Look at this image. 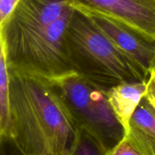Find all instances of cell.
Here are the masks:
<instances>
[{
  "instance_id": "obj_7",
  "label": "cell",
  "mask_w": 155,
  "mask_h": 155,
  "mask_svg": "<svg viewBox=\"0 0 155 155\" xmlns=\"http://www.w3.org/2000/svg\"><path fill=\"white\" fill-rule=\"evenodd\" d=\"M126 136L140 155H155V108L145 95L130 119Z\"/></svg>"
},
{
  "instance_id": "obj_6",
  "label": "cell",
  "mask_w": 155,
  "mask_h": 155,
  "mask_svg": "<svg viewBox=\"0 0 155 155\" xmlns=\"http://www.w3.org/2000/svg\"><path fill=\"white\" fill-rule=\"evenodd\" d=\"M73 5L110 15L155 39V0H73Z\"/></svg>"
},
{
  "instance_id": "obj_1",
  "label": "cell",
  "mask_w": 155,
  "mask_h": 155,
  "mask_svg": "<svg viewBox=\"0 0 155 155\" xmlns=\"http://www.w3.org/2000/svg\"><path fill=\"white\" fill-rule=\"evenodd\" d=\"M73 0H20L0 24V45L8 69L53 80L74 72L66 34Z\"/></svg>"
},
{
  "instance_id": "obj_3",
  "label": "cell",
  "mask_w": 155,
  "mask_h": 155,
  "mask_svg": "<svg viewBox=\"0 0 155 155\" xmlns=\"http://www.w3.org/2000/svg\"><path fill=\"white\" fill-rule=\"evenodd\" d=\"M66 48L73 71L106 92L122 83L149 79L133 59L76 8L67 31Z\"/></svg>"
},
{
  "instance_id": "obj_10",
  "label": "cell",
  "mask_w": 155,
  "mask_h": 155,
  "mask_svg": "<svg viewBox=\"0 0 155 155\" xmlns=\"http://www.w3.org/2000/svg\"><path fill=\"white\" fill-rule=\"evenodd\" d=\"M74 154H105L98 141L86 130L80 129Z\"/></svg>"
},
{
  "instance_id": "obj_2",
  "label": "cell",
  "mask_w": 155,
  "mask_h": 155,
  "mask_svg": "<svg viewBox=\"0 0 155 155\" xmlns=\"http://www.w3.org/2000/svg\"><path fill=\"white\" fill-rule=\"evenodd\" d=\"M8 74L10 142L24 155L74 154L80 129L53 82L12 69Z\"/></svg>"
},
{
  "instance_id": "obj_12",
  "label": "cell",
  "mask_w": 155,
  "mask_h": 155,
  "mask_svg": "<svg viewBox=\"0 0 155 155\" xmlns=\"http://www.w3.org/2000/svg\"><path fill=\"white\" fill-rule=\"evenodd\" d=\"M20 0H0V24L7 19Z\"/></svg>"
},
{
  "instance_id": "obj_5",
  "label": "cell",
  "mask_w": 155,
  "mask_h": 155,
  "mask_svg": "<svg viewBox=\"0 0 155 155\" xmlns=\"http://www.w3.org/2000/svg\"><path fill=\"white\" fill-rule=\"evenodd\" d=\"M86 15L116 46L149 76L155 71V39L116 18L94 9L74 6Z\"/></svg>"
},
{
  "instance_id": "obj_13",
  "label": "cell",
  "mask_w": 155,
  "mask_h": 155,
  "mask_svg": "<svg viewBox=\"0 0 155 155\" xmlns=\"http://www.w3.org/2000/svg\"><path fill=\"white\" fill-rule=\"evenodd\" d=\"M145 96L155 108V71L150 75L148 80V88Z\"/></svg>"
},
{
  "instance_id": "obj_8",
  "label": "cell",
  "mask_w": 155,
  "mask_h": 155,
  "mask_svg": "<svg viewBox=\"0 0 155 155\" xmlns=\"http://www.w3.org/2000/svg\"><path fill=\"white\" fill-rule=\"evenodd\" d=\"M148 81L125 83L117 85L107 91V96L111 107L125 130H129L132 116L141 100L146 95Z\"/></svg>"
},
{
  "instance_id": "obj_4",
  "label": "cell",
  "mask_w": 155,
  "mask_h": 155,
  "mask_svg": "<svg viewBox=\"0 0 155 155\" xmlns=\"http://www.w3.org/2000/svg\"><path fill=\"white\" fill-rule=\"evenodd\" d=\"M79 129L86 130L110 155L125 137L124 127L109 101L107 92L96 87L76 72L51 80Z\"/></svg>"
},
{
  "instance_id": "obj_11",
  "label": "cell",
  "mask_w": 155,
  "mask_h": 155,
  "mask_svg": "<svg viewBox=\"0 0 155 155\" xmlns=\"http://www.w3.org/2000/svg\"><path fill=\"white\" fill-rule=\"evenodd\" d=\"M124 154H133L140 155L138 150L135 148L132 142L129 140L128 138L125 137L120 141L119 144L114 148L110 152V155H124Z\"/></svg>"
},
{
  "instance_id": "obj_9",
  "label": "cell",
  "mask_w": 155,
  "mask_h": 155,
  "mask_svg": "<svg viewBox=\"0 0 155 155\" xmlns=\"http://www.w3.org/2000/svg\"><path fill=\"white\" fill-rule=\"evenodd\" d=\"M12 133L10 110V84L5 55L0 51V136L1 141L10 142Z\"/></svg>"
}]
</instances>
